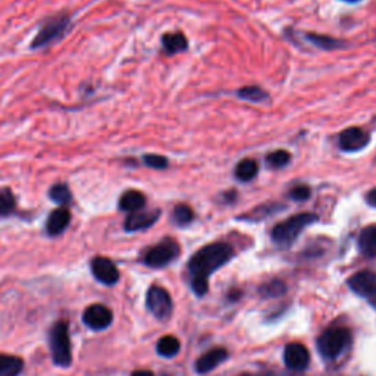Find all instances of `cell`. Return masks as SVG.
<instances>
[{
	"label": "cell",
	"instance_id": "cell-7",
	"mask_svg": "<svg viewBox=\"0 0 376 376\" xmlns=\"http://www.w3.org/2000/svg\"><path fill=\"white\" fill-rule=\"evenodd\" d=\"M145 303H148L149 310L158 319L165 320L171 316L172 298L169 296V292L165 288L158 285L150 287L148 291V300H145Z\"/></svg>",
	"mask_w": 376,
	"mask_h": 376
},
{
	"label": "cell",
	"instance_id": "cell-19",
	"mask_svg": "<svg viewBox=\"0 0 376 376\" xmlns=\"http://www.w3.org/2000/svg\"><path fill=\"white\" fill-rule=\"evenodd\" d=\"M49 198L58 206L68 207V204L72 202V191L67 183H56L49 188L47 193Z\"/></svg>",
	"mask_w": 376,
	"mask_h": 376
},
{
	"label": "cell",
	"instance_id": "cell-5",
	"mask_svg": "<svg viewBox=\"0 0 376 376\" xmlns=\"http://www.w3.org/2000/svg\"><path fill=\"white\" fill-rule=\"evenodd\" d=\"M350 332L346 328H332L323 332L318 340V350L325 359H336L347 347Z\"/></svg>",
	"mask_w": 376,
	"mask_h": 376
},
{
	"label": "cell",
	"instance_id": "cell-11",
	"mask_svg": "<svg viewBox=\"0 0 376 376\" xmlns=\"http://www.w3.org/2000/svg\"><path fill=\"white\" fill-rule=\"evenodd\" d=\"M91 272L97 281L112 285L119 279V270L108 257H96L91 260Z\"/></svg>",
	"mask_w": 376,
	"mask_h": 376
},
{
	"label": "cell",
	"instance_id": "cell-30",
	"mask_svg": "<svg viewBox=\"0 0 376 376\" xmlns=\"http://www.w3.org/2000/svg\"><path fill=\"white\" fill-rule=\"evenodd\" d=\"M288 196H290V198H292V200H296V202H305L312 196V190H310V187L306 184H298V185L291 188Z\"/></svg>",
	"mask_w": 376,
	"mask_h": 376
},
{
	"label": "cell",
	"instance_id": "cell-17",
	"mask_svg": "<svg viewBox=\"0 0 376 376\" xmlns=\"http://www.w3.org/2000/svg\"><path fill=\"white\" fill-rule=\"evenodd\" d=\"M162 47L166 55H176L187 50L188 41L181 31H175V33H168L162 37Z\"/></svg>",
	"mask_w": 376,
	"mask_h": 376
},
{
	"label": "cell",
	"instance_id": "cell-2",
	"mask_svg": "<svg viewBox=\"0 0 376 376\" xmlns=\"http://www.w3.org/2000/svg\"><path fill=\"white\" fill-rule=\"evenodd\" d=\"M72 27V18L68 14H58L55 16H49L40 25L36 37L30 45L31 50L45 49L50 45L56 43V41L64 38L69 28Z\"/></svg>",
	"mask_w": 376,
	"mask_h": 376
},
{
	"label": "cell",
	"instance_id": "cell-12",
	"mask_svg": "<svg viewBox=\"0 0 376 376\" xmlns=\"http://www.w3.org/2000/svg\"><path fill=\"white\" fill-rule=\"evenodd\" d=\"M284 360L287 368L292 371H303L307 368L310 362L309 350L300 342H291L285 347L284 351Z\"/></svg>",
	"mask_w": 376,
	"mask_h": 376
},
{
	"label": "cell",
	"instance_id": "cell-15",
	"mask_svg": "<svg viewBox=\"0 0 376 376\" xmlns=\"http://www.w3.org/2000/svg\"><path fill=\"white\" fill-rule=\"evenodd\" d=\"M145 203H148V198H145V196L141 191L127 190V191H124L122 196L119 197L118 206H119V211H122V212L134 213V212L143 211Z\"/></svg>",
	"mask_w": 376,
	"mask_h": 376
},
{
	"label": "cell",
	"instance_id": "cell-29",
	"mask_svg": "<svg viewBox=\"0 0 376 376\" xmlns=\"http://www.w3.org/2000/svg\"><path fill=\"white\" fill-rule=\"evenodd\" d=\"M260 292H262L265 297H278L285 292V285L282 284L281 281H270L260 288Z\"/></svg>",
	"mask_w": 376,
	"mask_h": 376
},
{
	"label": "cell",
	"instance_id": "cell-24",
	"mask_svg": "<svg viewBox=\"0 0 376 376\" xmlns=\"http://www.w3.org/2000/svg\"><path fill=\"white\" fill-rule=\"evenodd\" d=\"M181 349V344L178 338H175L172 336H166L159 340L158 342V353L163 357H174L178 354Z\"/></svg>",
	"mask_w": 376,
	"mask_h": 376
},
{
	"label": "cell",
	"instance_id": "cell-25",
	"mask_svg": "<svg viewBox=\"0 0 376 376\" xmlns=\"http://www.w3.org/2000/svg\"><path fill=\"white\" fill-rule=\"evenodd\" d=\"M237 96L239 99L247 100V102L260 103V102H265L269 97V94L257 86H247V87L239 89L237 91Z\"/></svg>",
	"mask_w": 376,
	"mask_h": 376
},
{
	"label": "cell",
	"instance_id": "cell-32",
	"mask_svg": "<svg viewBox=\"0 0 376 376\" xmlns=\"http://www.w3.org/2000/svg\"><path fill=\"white\" fill-rule=\"evenodd\" d=\"M366 202H368L371 206L376 207V188H373V190H371V191L366 194Z\"/></svg>",
	"mask_w": 376,
	"mask_h": 376
},
{
	"label": "cell",
	"instance_id": "cell-10",
	"mask_svg": "<svg viewBox=\"0 0 376 376\" xmlns=\"http://www.w3.org/2000/svg\"><path fill=\"white\" fill-rule=\"evenodd\" d=\"M112 312L103 305H91L84 310L82 320L86 325L94 331L106 329L112 323Z\"/></svg>",
	"mask_w": 376,
	"mask_h": 376
},
{
	"label": "cell",
	"instance_id": "cell-14",
	"mask_svg": "<svg viewBox=\"0 0 376 376\" xmlns=\"http://www.w3.org/2000/svg\"><path fill=\"white\" fill-rule=\"evenodd\" d=\"M69 222H71L69 209L64 207V206H59L49 215L47 224H46V231L51 237L60 235L68 228Z\"/></svg>",
	"mask_w": 376,
	"mask_h": 376
},
{
	"label": "cell",
	"instance_id": "cell-35",
	"mask_svg": "<svg viewBox=\"0 0 376 376\" xmlns=\"http://www.w3.org/2000/svg\"><path fill=\"white\" fill-rule=\"evenodd\" d=\"M344 2H350V3H356L359 0H344Z\"/></svg>",
	"mask_w": 376,
	"mask_h": 376
},
{
	"label": "cell",
	"instance_id": "cell-3",
	"mask_svg": "<svg viewBox=\"0 0 376 376\" xmlns=\"http://www.w3.org/2000/svg\"><path fill=\"white\" fill-rule=\"evenodd\" d=\"M318 221V216L313 213H298L291 216L285 221L279 222L272 229V239L279 246H290L296 242V238L306 226Z\"/></svg>",
	"mask_w": 376,
	"mask_h": 376
},
{
	"label": "cell",
	"instance_id": "cell-20",
	"mask_svg": "<svg viewBox=\"0 0 376 376\" xmlns=\"http://www.w3.org/2000/svg\"><path fill=\"white\" fill-rule=\"evenodd\" d=\"M18 202L10 188L0 187V219L8 218L16 212Z\"/></svg>",
	"mask_w": 376,
	"mask_h": 376
},
{
	"label": "cell",
	"instance_id": "cell-1",
	"mask_svg": "<svg viewBox=\"0 0 376 376\" xmlns=\"http://www.w3.org/2000/svg\"><path fill=\"white\" fill-rule=\"evenodd\" d=\"M234 256L233 247L226 243H212L198 250L190 259L188 268L194 277H209L228 263Z\"/></svg>",
	"mask_w": 376,
	"mask_h": 376
},
{
	"label": "cell",
	"instance_id": "cell-9",
	"mask_svg": "<svg viewBox=\"0 0 376 376\" xmlns=\"http://www.w3.org/2000/svg\"><path fill=\"white\" fill-rule=\"evenodd\" d=\"M350 288L356 292V294L366 297L372 300L376 306V275L369 272V270H362V272L354 274L349 279Z\"/></svg>",
	"mask_w": 376,
	"mask_h": 376
},
{
	"label": "cell",
	"instance_id": "cell-33",
	"mask_svg": "<svg viewBox=\"0 0 376 376\" xmlns=\"http://www.w3.org/2000/svg\"><path fill=\"white\" fill-rule=\"evenodd\" d=\"M131 376H153L150 371H135Z\"/></svg>",
	"mask_w": 376,
	"mask_h": 376
},
{
	"label": "cell",
	"instance_id": "cell-28",
	"mask_svg": "<svg viewBox=\"0 0 376 376\" xmlns=\"http://www.w3.org/2000/svg\"><path fill=\"white\" fill-rule=\"evenodd\" d=\"M143 163L156 171H163L169 166V161L162 154H144Z\"/></svg>",
	"mask_w": 376,
	"mask_h": 376
},
{
	"label": "cell",
	"instance_id": "cell-13",
	"mask_svg": "<svg viewBox=\"0 0 376 376\" xmlns=\"http://www.w3.org/2000/svg\"><path fill=\"white\" fill-rule=\"evenodd\" d=\"M161 216V211H139L130 213L125 219L124 228L125 231L135 233V231H143V229H148L152 225L156 224Z\"/></svg>",
	"mask_w": 376,
	"mask_h": 376
},
{
	"label": "cell",
	"instance_id": "cell-34",
	"mask_svg": "<svg viewBox=\"0 0 376 376\" xmlns=\"http://www.w3.org/2000/svg\"><path fill=\"white\" fill-rule=\"evenodd\" d=\"M224 196H225V198H226V202H233L234 198L237 197V193H235V191H228V193H225Z\"/></svg>",
	"mask_w": 376,
	"mask_h": 376
},
{
	"label": "cell",
	"instance_id": "cell-6",
	"mask_svg": "<svg viewBox=\"0 0 376 376\" xmlns=\"http://www.w3.org/2000/svg\"><path fill=\"white\" fill-rule=\"evenodd\" d=\"M180 255V246L176 242L171 238L163 239L162 243L156 244L152 247L148 253L144 256L145 265L150 268H162L171 263L172 260Z\"/></svg>",
	"mask_w": 376,
	"mask_h": 376
},
{
	"label": "cell",
	"instance_id": "cell-18",
	"mask_svg": "<svg viewBox=\"0 0 376 376\" xmlns=\"http://www.w3.org/2000/svg\"><path fill=\"white\" fill-rule=\"evenodd\" d=\"M359 247L366 257H376V225L363 229L359 237Z\"/></svg>",
	"mask_w": 376,
	"mask_h": 376
},
{
	"label": "cell",
	"instance_id": "cell-26",
	"mask_svg": "<svg viewBox=\"0 0 376 376\" xmlns=\"http://www.w3.org/2000/svg\"><path fill=\"white\" fill-rule=\"evenodd\" d=\"M291 154L287 150H275L266 156V162L274 169H281L290 163Z\"/></svg>",
	"mask_w": 376,
	"mask_h": 376
},
{
	"label": "cell",
	"instance_id": "cell-27",
	"mask_svg": "<svg viewBox=\"0 0 376 376\" xmlns=\"http://www.w3.org/2000/svg\"><path fill=\"white\" fill-rule=\"evenodd\" d=\"M193 209L187 204H178L174 209V221L178 225H187L193 221Z\"/></svg>",
	"mask_w": 376,
	"mask_h": 376
},
{
	"label": "cell",
	"instance_id": "cell-16",
	"mask_svg": "<svg viewBox=\"0 0 376 376\" xmlns=\"http://www.w3.org/2000/svg\"><path fill=\"white\" fill-rule=\"evenodd\" d=\"M226 359H228V351L225 349H213L209 353L203 354V356L196 362V371L198 373L211 372Z\"/></svg>",
	"mask_w": 376,
	"mask_h": 376
},
{
	"label": "cell",
	"instance_id": "cell-22",
	"mask_svg": "<svg viewBox=\"0 0 376 376\" xmlns=\"http://www.w3.org/2000/svg\"><path fill=\"white\" fill-rule=\"evenodd\" d=\"M24 368V362L16 356L0 354V376H18Z\"/></svg>",
	"mask_w": 376,
	"mask_h": 376
},
{
	"label": "cell",
	"instance_id": "cell-23",
	"mask_svg": "<svg viewBox=\"0 0 376 376\" xmlns=\"http://www.w3.org/2000/svg\"><path fill=\"white\" fill-rule=\"evenodd\" d=\"M306 40L313 46H316L323 50H333V49H340L344 46L341 40L332 38L329 36H323V34H316V33H307L305 34Z\"/></svg>",
	"mask_w": 376,
	"mask_h": 376
},
{
	"label": "cell",
	"instance_id": "cell-8",
	"mask_svg": "<svg viewBox=\"0 0 376 376\" xmlns=\"http://www.w3.org/2000/svg\"><path fill=\"white\" fill-rule=\"evenodd\" d=\"M369 134L359 127H350L347 130H344L338 137V144L341 150L349 153L363 150L369 144Z\"/></svg>",
	"mask_w": 376,
	"mask_h": 376
},
{
	"label": "cell",
	"instance_id": "cell-21",
	"mask_svg": "<svg viewBox=\"0 0 376 376\" xmlns=\"http://www.w3.org/2000/svg\"><path fill=\"white\" fill-rule=\"evenodd\" d=\"M257 172H259V163L255 159L247 158V159H243L242 162L237 163L234 174H235V178L238 181L248 183L255 178Z\"/></svg>",
	"mask_w": 376,
	"mask_h": 376
},
{
	"label": "cell",
	"instance_id": "cell-31",
	"mask_svg": "<svg viewBox=\"0 0 376 376\" xmlns=\"http://www.w3.org/2000/svg\"><path fill=\"white\" fill-rule=\"evenodd\" d=\"M193 291L196 292L197 296H204L207 290H209V282H207V278L206 277H194L193 279Z\"/></svg>",
	"mask_w": 376,
	"mask_h": 376
},
{
	"label": "cell",
	"instance_id": "cell-4",
	"mask_svg": "<svg viewBox=\"0 0 376 376\" xmlns=\"http://www.w3.org/2000/svg\"><path fill=\"white\" fill-rule=\"evenodd\" d=\"M50 349L51 356L58 366H69L72 362L71 341L67 322H58L50 332Z\"/></svg>",
	"mask_w": 376,
	"mask_h": 376
}]
</instances>
